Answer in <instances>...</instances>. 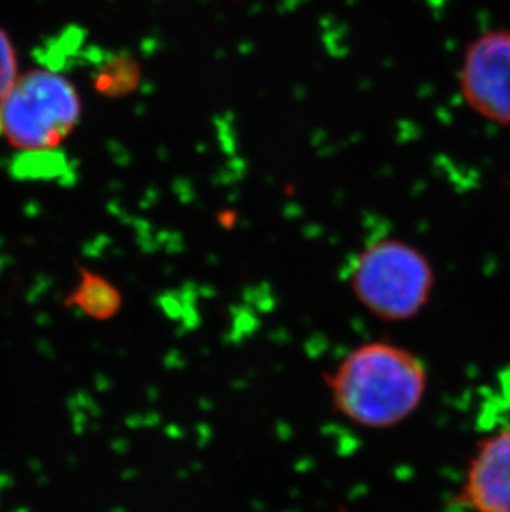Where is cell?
I'll return each mask as SVG.
<instances>
[{
    "instance_id": "1",
    "label": "cell",
    "mask_w": 510,
    "mask_h": 512,
    "mask_svg": "<svg viewBox=\"0 0 510 512\" xmlns=\"http://www.w3.org/2000/svg\"><path fill=\"white\" fill-rule=\"evenodd\" d=\"M333 410L366 430L405 423L428 393V367L416 353L391 340L352 348L325 375Z\"/></svg>"
},
{
    "instance_id": "2",
    "label": "cell",
    "mask_w": 510,
    "mask_h": 512,
    "mask_svg": "<svg viewBox=\"0 0 510 512\" xmlns=\"http://www.w3.org/2000/svg\"><path fill=\"white\" fill-rule=\"evenodd\" d=\"M348 285L358 304L390 324L418 317L433 299L436 272L428 256L398 237H381L358 252Z\"/></svg>"
},
{
    "instance_id": "3",
    "label": "cell",
    "mask_w": 510,
    "mask_h": 512,
    "mask_svg": "<svg viewBox=\"0 0 510 512\" xmlns=\"http://www.w3.org/2000/svg\"><path fill=\"white\" fill-rule=\"evenodd\" d=\"M82 118L72 80L49 68L20 73L0 100V135L22 153H49L70 138Z\"/></svg>"
},
{
    "instance_id": "4",
    "label": "cell",
    "mask_w": 510,
    "mask_h": 512,
    "mask_svg": "<svg viewBox=\"0 0 510 512\" xmlns=\"http://www.w3.org/2000/svg\"><path fill=\"white\" fill-rule=\"evenodd\" d=\"M461 92L477 115L510 125V30L472 40L462 60Z\"/></svg>"
},
{
    "instance_id": "5",
    "label": "cell",
    "mask_w": 510,
    "mask_h": 512,
    "mask_svg": "<svg viewBox=\"0 0 510 512\" xmlns=\"http://www.w3.org/2000/svg\"><path fill=\"white\" fill-rule=\"evenodd\" d=\"M458 501L471 512H510V425L479 440L467 463Z\"/></svg>"
},
{
    "instance_id": "6",
    "label": "cell",
    "mask_w": 510,
    "mask_h": 512,
    "mask_svg": "<svg viewBox=\"0 0 510 512\" xmlns=\"http://www.w3.org/2000/svg\"><path fill=\"white\" fill-rule=\"evenodd\" d=\"M63 304L82 312L88 319L110 322L123 309V294L108 277L85 266H77V284Z\"/></svg>"
},
{
    "instance_id": "7",
    "label": "cell",
    "mask_w": 510,
    "mask_h": 512,
    "mask_svg": "<svg viewBox=\"0 0 510 512\" xmlns=\"http://www.w3.org/2000/svg\"><path fill=\"white\" fill-rule=\"evenodd\" d=\"M19 75L17 50H15L9 34L4 29H0V100L4 98L5 93L9 92L10 87L17 82Z\"/></svg>"
}]
</instances>
